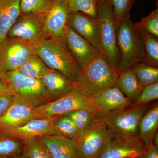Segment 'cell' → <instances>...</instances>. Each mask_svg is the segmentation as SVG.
Returning <instances> with one entry per match:
<instances>
[{
    "label": "cell",
    "mask_w": 158,
    "mask_h": 158,
    "mask_svg": "<svg viewBox=\"0 0 158 158\" xmlns=\"http://www.w3.org/2000/svg\"><path fill=\"white\" fill-rule=\"evenodd\" d=\"M119 73L108 62L102 52L95 56L81 69L74 82V88L85 96L93 98L98 94L116 86Z\"/></svg>",
    "instance_id": "cell-1"
},
{
    "label": "cell",
    "mask_w": 158,
    "mask_h": 158,
    "mask_svg": "<svg viewBox=\"0 0 158 158\" xmlns=\"http://www.w3.org/2000/svg\"><path fill=\"white\" fill-rule=\"evenodd\" d=\"M36 54L48 68L59 71L73 82L81 69L69 50L64 37H51L36 46Z\"/></svg>",
    "instance_id": "cell-2"
},
{
    "label": "cell",
    "mask_w": 158,
    "mask_h": 158,
    "mask_svg": "<svg viewBox=\"0 0 158 158\" xmlns=\"http://www.w3.org/2000/svg\"><path fill=\"white\" fill-rule=\"evenodd\" d=\"M116 40L120 55L118 68L119 73L136 63L144 62V52L142 38L134 27L130 15L123 19L117 26Z\"/></svg>",
    "instance_id": "cell-3"
},
{
    "label": "cell",
    "mask_w": 158,
    "mask_h": 158,
    "mask_svg": "<svg viewBox=\"0 0 158 158\" xmlns=\"http://www.w3.org/2000/svg\"><path fill=\"white\" fill-rule=\"evenodd\" d=\"M3 79L15 99L26 104L36 108L52 101L39 79L16 70L6 72Z\"/></svg>",
    "instance_id": "cell-4"
},
{
    "label": "cell",
    "mask_w": 158,
    "mask_h": 158,
    "mask_svg": "<svg viewBox=\"0 0 158 158\" xmlns=\"http://www.w3.org/2000/svg\"><path fill=\"white\" fill-rule=\"evenodd\" d=\"M80 110L93 111L98 114V117L104 114L95 98L85 96L74 88L61 98L35 108L33 119L50 118Z\"/></svg>",
    "instance_id": "cell-5"
},
{
    "label": "cell",
    "mask_w": 158,
    "mask_h": 158,
    "mask_svg": "<svg viewBox=\"0 0 158 158\" xmlns=\"http://www.w3.org/2000/svg\"><path fill=\"white\" fill-rule=\"evenodd\" d=\"M97 18L100 27V51L102 52L110 64L118 69L120 55L116 44L117 27L109 0L100 1Z\"/></svg>",
    "instance_id": "cell-6"
},
{
    "label": "cell",
    "mask_w": 158,
    "mask_h": 158,
    "mask_svg": "<svg viewBox=\"0 0 158 158\" xmlns=\"http://www.w3.org/2000/svg\"><path fill=\"white\" fill-rule=\"evenodd\" d=\"M148 107L145 105H132L105 113L98 120L105 124L113 134L138 136L140 121Z\"/></svg>",
    "instance_id": "cell-7"
},
{
    "label": "cell",
    "mask_w": 158,
    "mask_h": 158,
    "mask_svg": "<svg viewBox=\"0 0 158 158\" xmlns=\"http://www.w3.org/2000/svg\"><path fill=\"white\" fill-rule=\"evenodd\" d=\"M46 15H20L9 30L7 37L25 40L37 46L51 36L46 30Z\"/></svg>",
    "instance_id": "cell-8"
},
{
    "label": "cell",
    "mask_w": 158,
    "mask_h": 158,
    "mask_svg": "<svg viewBox=\"0 0 158 158\" xmlns=\"http://www.w3.org/2000/svg\"><path fill=\"white\" fill-rule=\"evenodd\" d=\"M36 54V46L25 40L7 37L0 43V65L5 72L17 70Z\"/></svg>",
    "instance_id": "cell-9"
},
{
    "label": "cell",
    "mask_w": 158,
    "mask_h": 158,
    "mask_svg": "<svg viewBox=\"0 0 158 158\" xmlns=\"http://www.w3.org/2000/svg\"><path fill=\"white\" fill-rule=\"evenodd\" d=\"M113 135L105 124L97 119L95 124L80 133L74 140L83 158H97Z\"/></svg>",
    "instance_id": "cell-10"
},
{
    "label": "cell",
    "mask_w": 158,
    "mask_h": 158,
    "mask_svg": "<svg viewBox=\"0 0 158 158\" xmlns=\"http://www.w3.org/2000/svg\"><path fill=\"white\" fill-rule=\"evenodd\" d=\"M145 148L138 136L113 134L97 158H137Z\"/></svg>",
    "instance_id": "cell-11"
},
{
    "label": "cell",
    "mask_w": 158,
    "mask_h": 158,
    "mask_svg": "<svg viewBox=\"0 0 158 158\" xmlns=\"http://www.w3.org/2000/svg\"><path fill=\"white\" fill-rule=\"evenodd\" d=\"M57 116L32 119L20 126L0 129V132L22 141L34 137L53 135L54 122Z\"/></svg>",
    "instance_id": "cell-12"
},
{
    "label": "cell",
    "mask_w": 158,
    "mask_h": 158,
    "mask_svg": "<svg viewBox=\"0 0 158 158\" xmlns=\"http://www.w3.org/2000/svg\"><path fill=\"white\" fill-rule=\"evenodd\" d=\"M64 37L71 55L81 69L85 68L99 51L74 31L68 24Z\"/></svg>",
    "instance_id": "cell-13"
},
{
    "label": "cell",
    "mask_w": 158,
    "mask_h": 158,
    "mask_svg": "<svg viewBox=\"0 0 158 158\" xmlns=\"http://www.w3.org/2000/svg\"><path fill=\"white\" fill-rule=\"evenodd\" d=\"M67 24L79 35L100 50V27L97 18L77 12L69 14Z\"/></svg>",
    "instance_id": "cell-14"
},
{
    "label": "cell",
    "mask_w": 158,
    "mask_h": 158,
    "mask_svg": "<svg viewBox=\"0 0 158 158\" xmlns=\"http://www.w3.org/2000/svg\"><path fill=\"white\" fill-rule=\"evenodd\" d=\"M39 138L53 158H83L77 142L73 139L58 135Z\"/></svg>",
    "instance_id": "cell-15"
},
{
    "label": "cell",
    "mask_w": 158,
    "mask_h": 158,
    "mask_svg": "<svg viewBox=\"0 0 158 158\" xmlns=\"http://www.w3.org/2000/svg\"><path fill=\"white\" fill-rule=\"evenodd\" d=\"M69 14L67 0H54L45 21L46 30L51 37H64Z\"/></svg>",
    "instance_id": "cell-16"
},
{
    "label": "cell",
    "mask_w": 158,
    "mask_h": 158,
    "mask_svg": "<svg viewBox=\"0 0 158 158\" xmlns=\"http://www.w3.org/2000/svg\"><path fill=\"white\" fill-rule=\"evenodd\" d=\"M40 80L52 101L61 98L74 89L73 82L55 69L49 68Z\"/></svg>",
    "instance_id": "cell-17"
},
{
    "label": "cell",
    "mask_w": 158,
    "mask_h": 158,
    "mask_svg": "<svg viewBox=\"0 0 158 158\" xmlns=\"http://www.w3.org/2000/svg\"><path fill=\"white\" fill-rule=\"evenodd\" d=\"M35 108L15 99L7 112L0 117V129L16 127L32 120Z\"/></svg>",
    "instance_id": "cell-18"
},
{
    "label": "cell",
    "mask_w": 158,
    "mask_h": 158,
    "mask_svg": "<svg viewBox=\"0 0 158 158\" xmlns=\"http://www.w3.org/2000/svg\"><path fill=\"white\" fill-rule=\"evenodd\" d=\"M93 98L96 100L99 105L103 110L104 114L127 107L132 105V103L125 96L116 85L100 92Z\"/></svg>",
    "instance_id": "cell-19"
},
{
    "label": "cell",
    "mask_w": 158,
    "mask_h": 158,
    "mask_svg": "<svg viewBox=\"0 0 158 158\" xmlns=\"http://www.w3.org/2000/svg\"><path fill=\"white\" fill-rule=\"evenodd\" d=\"M21 0H0V43L21 14Z\"/></svg>",
    "instance_id": "cell-20"
},
{
    "label": "cell",
    "mask_w": 158,
    "mask_h": 158,
    "mask_svg": "<svg viewBox=\"0 0 158 158\" xmlns=\"http://www.w3.org/2000/svg\"><path fill=\"white\" fill-rule=\"evenodd\" d=\"M116 86L132 103L135 101L143 88L132 67L119 73Z\"/></svg>",
    "instance_id": "cell-21"
},
{
    "label": "cell",
    "mask_w": 158,
    "mask_h": 158,
    "mask_svg": "<svg viewBox=\"0 0 158 158\" xmlns=\"http://www.w3.org/2000/svg\"><path fill=\"white\" fill-rule=\"evenodd\" d=\"M158 128V106L157 104L148 109L141 118L139 126L138 136L145 146L152 143Z\"/></svg>",
    "instance_id": "cell-22"
},
{
    "label": "cell",
    "mask_w": 158,
    "mask_h": 158,
    "mask_svg": "<svg viewBox=\"0 0 158 158\" xmlns=\"http://www.w3.org/2000/svg\"><path fill=\"white\" fill-rule=\"evenodd\" d=\"M143 41L144 52V63L158 67V37L147 32L138 31Z\"/></svg>",
    "instance_id": "cell-23"
},
{
    "label": "cell",
    "mask_w": 158,
    "mask_h": 158,
    "mask_svg": "<svg viewBox=\"0 0 158 158\" xmlns=\"http://www.w3.org/2000/svg\"><path fill=\"white\" fill-rule=\"evenodd\" d=\"M72 119L78 131L79 134L86 131L96 123L98 115L93 111L80 110L64 114Z\"/></svg>",
    "instance_id": "cell-24"
},
{
    "label": "cell",
    "mask_w": 158,
    "mask_h": 158,
    "mask_svg": "<svg viewBox=\"0 0 158 158\" xmlns=\"http://www.w3.org/2000/svg\"><path fill=\"white\" fill-rule=\"evenodd\" d=\"M24 143L21 140L0 132V156L7 157L20 156Z\"/></svg>",
    "instance_id": "cell-25"
},
{
    "label": "cell",
    "mask_w": 158,
    "mask_h": 158,
    "mask_svg": "<svg viewBox=\"0 0 158 158\" xmlns=\"http://www.w3.org/2000/svg\"><path fill=\"white\" fill-rule=\"evenodd\" d=\"M48 69L36 54L30 57L16 70L27 76L40 80Z\"/></svg>",
    "instance_id": "cell-26"
},
{
    "label": "cell",
    "mask_w": 158,
    "mask_h": 158,
    "mask_svg": "<svg viewBox=\"0 0 158 158\" xmlns=\"http://www.w3.org/2000/svg\"><path fill=\"white\" fill-rule=\"evenodd\" d=\"M23 150L22 156L24 158H53L39 137L23 141Z\"/></svg>",
    "instance_id": "cell-27"
},
{
    "label": "cell",
    "mask_w": 158,
    "mask_h": 158,
    "mask_svg": "<svg viewBox=\"0 0 158 158\" xmlns=\"http://www.w3.org/2000/svg\"><path fill=\"white\" fill-rule=\"evenodd\" d=\"M138 81L142 87L158 82V67H153L143 62L131 66Z\"/></svg>",
    "instance_id": "cell-28"
},
{
    "label": "cell",
    "mask_w": 158,
    "mask_h": 158,
    "mask_svg": "<svg viewBox=\"0 0 158 158\" xmlns=\"http://www.w3.org/2000/svg\"><path fill=\"white\" fill-rule=\"evenodd\" d=\"M54 135H58L74 140L79 132L75 125L69 117L65 115L57 116L54 122Z\"/></svg>",
    "instance_id": "cell-29"
},
{
    "label": "cell",
    "mask_w": 158,
    "mask_h": 158,
    "mask_svg": "<svg viewBox=\"0 0 158 158\" xmlns=\"http://www.w3.org/2000/svg\"><path fill=\"white\" fill-rule=\"evenodd\" d=\"M54 0H21V13L46 15L53 4Z\"/></svg>",
    "instance_id": "cell-30"
},
{
    "label": "cell",
    "mask_w": 158,
    "mask_h": 158,
    "mask_svg": "<svg viewBox=\"0 0 158 158\" xmlns=\"http://www.w3.org/2000/svg\"><path fill=\"white\" fill-rule=\"evenodd\" d=\"M69 14L77 12L97 18L99 0H67Z\"/></svg>",
    "instance_id": "cell-31"
},
{
    "label": "cell",
    "mask_w": 158,
    "mask_h": 158,
    "mask_svg": "<svg viewBox=\"0 0 158 158\" xmlns=\"http://www.w3.org/2000/svg\"><path fill=\"white\" fill-rule=\"evenodd\" d=\"M138 31L147 32L158 37V9L152 11L138 23H134Z\"/></svg>",
    "instance_id": "cell-32"
},
{
    "label": "cell",
    "mask_w": 158,
    "mask_h": 158,
    "mask_svg": "<svg viewBox=\"0 0 158 158\" xmlns=\"http://www.w3.org/2000/svg\"><path fill=\"white\" fill-rule=\"evenodd\" d=\"M116 27L123 19L130 15V10L135 0H109Z\"/></svg>",
    "instance_id": "cell-33"
},
{
    "label": "cell",
    "mask_w": 158,
    "mask_h": 158,
    "mask_svg": "<svg viewBox=\"0 0 158 158\" xmlns=\"http://www.w3.org/2000/svg\"><path fill=\"white\" fill-rule=\"evenodd\" d=\"M158 82L143 87L135 101L133 103L134 106H141L158 99Z\"/></svg>",
    "instance_id": "cell-34"
},
{
    "label": "cell",
    "mask_w": 158,
    "mask_h": 158,
    "mask_svg": "<svg viewBox=\"0 0 158 158\" xmlns=\"http://www.w3.org/2000/svg\"><path fill=\"white\" fill-rule=\"evenodd\" d=\"M15 100L14 97L11 94L0 96V117L7 112Z\"/></svg>",
    "instance_id": "cell-35"
},
{
    "label": "cell",
    "mask_w": 158,
    "mask_h": 158,
    "mask_svg": "<svg viewBox=\"0 0 158 158\" xmlns=\"http://www.w3.org/2000/svg\"><path fill=\"white\" fill-rule=\"evenodd\" d=\"M137 158H158V148L152 143L146 147L143 152Z\"/></svg>",
    "instance_id": "cell-36"
},
{
    "label": "cell",
    "mask_w": 158,
    "mask_h": 158,
    "mask_svg": "<svg viewBox=\"0 0 158 158\" xmlns=\"http://www.w3.org/2000/svg\"><path fill=\"white\" fill-rule=\"evenodd\" d=\"M12 94L11 90L3 79H0V96L5 94Z\"/></svg>",
    "instance_id": "cell-37"
},
{
    "label": "cell",
    "mask_w": 158,
    "mask_h": 158,
    "mask_svg": "<svg viewBox=\"0 0 158 158\" xmlns=\"http://www.w3.org/2000/svg\"><path fill=\"white\" fill-rule=\"evenodd\" d=\"M153 144L155 145L158 148V131L156 133L154 137L153 140Z\"/></svg>",
    "instance_id": "cell-38"
},
{
    "label": "cell",
    "mask_w": 158,
    "mask_h": 158,
    "mask_svg": "<svg viewBox=\"0 0 158 158\" xmlns=\"http://www.w3.org/2000/svg\"><path fill=\"white\" fill-rule=\"evenodd\" d=\"M5 73L0 65V79H4V77H5Z\"/></svg>",
    "instance_id": "cell-39"
},
{
    "label": "cell",
    "mask_w": 158,
    "mask_h": 158,
    "mask_svg": "<svg viewBox=\"0 0 158 158\" xmlns=\"http://www.w3.org/2000/svg\"><path fill=\"white\" fill-rule=\"evenodd\" d=\"M0 158H24L22 156H20L15 157H7L1 156H0Z\"/></svg>",
    "instance_id": "cell-40"
},
{
    "label": "cell",
    "mask_w": 158,
    "mask_h": 158,
    "mask_svg": "<svg viewBox=\"0 0 158 158\" xmlns=\"http://www.w3.org/2000/svg\"><path fill=\"white\" fill-rule=\"evenodd\" d=\"M157 5L158 6V0H156Z\"/></svg>",
    "instance_id": "cell-41"
},
{
    "label": "cell",
    "mask_w": 158,
    "mask_h": 158,
    "mask_svg": "<svg viewBox=\"0 0 158 158\" xmlns=\"http://www.w3.org/2000/svg\"><path fill=\"white\" fill-rule=\"evenodd\" d=\"M102 1V0H99V2H100V1Z\"/></svg>",
    "instance_id": "cell-42"
}]
</instances>
